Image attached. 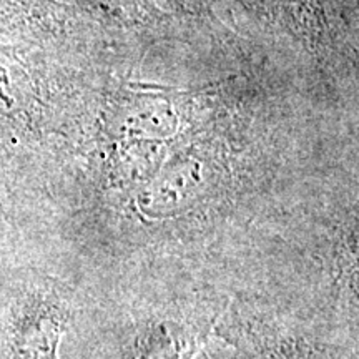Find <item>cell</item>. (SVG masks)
<instances>
[{
	"label": "cell",
	"instance_id": "cell-3",
	"mask_svg": "<svg viewBox=\"0 0 359 359\" xmlns=\"http://www.w3.org/2000/svg\"><path fill=\"white\" fill-rule=\"evenodd\" d=\"M200 344L201 333L195 326L160 318L135 331L123 359H193Z\"/></svg>",
	"mask_w": 359,
	"mask_h": 359
},
{
	"label": "cell",
	"instance_id": "cell-1",
	"mask_svg": "<svg viewBox=\"0 0 359 359\" xmlns=\"http://www.w3.org/2000/svg\"><path fill=\"white\" fill-rule=\"evenodd\" d=\"M72 313L70 298L55 283L34 281L17 290L4 327L7 359H58Z\"/></svg>",
	"mask_w": 359,
	"mask_h": 359
},
{
	"label": "cell",
	"instance_id": "cell-2",
	"mask_svg": "<svg viewBox=\"0 0 359 359\" xmlns=\"http://www.w3.org/2000/svg\"><path fill=\"white\" fill-rule=\"evenodd\" d=\"M222 334L253 359H334L326 348L263 321L236 320L224 325Z\"/></svg>",
	"mask_w": 359,
	"mask_h": 359
}]
</instances>
